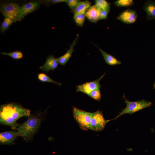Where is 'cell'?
Listing matches in <instances>:
<instances>
[{
    "instance_id": "6da1fadb",
    "label": "cell",
    "mask_w": 155,
    "mask_h": 155,
    "mask_svg": "<svg viewBox=\"0 0 155 155\" xmlns=\"http://www.w3.org/2000/svg\"><path fill=\"white\" fill-rule=\"evenodd\" d=\"M30 110L21 104L15 103L1 105L0 107V123L9 126L11 129L16 130L18 125L16 121L20 118L30 115Z\"/></svg>"
},
{
    "instance_id": "7a4b0ae2",
    "label": "cell",
    "mask_w": 155,
    "mask_h": 155,
    "mask_svg": "<svg viewBox=\"0 0 155 155\" xmlns=\"http://www.w3.org/2000/svg\"><path fill=\"white\" fill-rule=\"evenodd\" d=\"M44 112L36 114H32L27 117L24 122L18 123L16 130L23 140L28 142L32 140L38 131L42 122L41 116Z\"/></svg>"
},
{
    "instance_id": "3957f363",
    "label": "cell",
    "mask_w": 155,
    "mask_h": 155,
    "mask_svg": "<svg viewBox=\"0 0 155 155\" xmlns=\"http://www.w3.org/2000/svg\"><path fill=\"white\" fill-rule=\"evenodd\" d=\"M123 98L126 104V106L113 119L116 120L123 114L128 113L132 114L143 109L150 106L151 102L143 100L135 102L130 101L127 99L124 95Z\"/></svg>"
},
{
    "instance_id": "277c9868",
    "label": "cell",
    "mask_w": 155,
    "mask_h": 155,
    "mask_svg": "<svg viewBox=\"0 0 155 155\" xmlns=\"http://www.w3.org/2000/svg\"><path fill=\"white\" fill-rule=\"evenodd\" d=\"M73 115L81 129L84 130L90 129L92 113L74 107L73 108Z\"/></svg>"
},
{
    "instance_id": "5b68a950",
    "label": "cell",
    "mask_w": 155,
    "mask_h": 155,
    "mask_svg": "<svg viewBox=\"0 0 155 155\" xmlns=\"http://www.w3.org/2000/svg\"><path fill=\"white\" fill-rule=\"evenodd\" d=\"M19 7V5L16 3H4L1 6L0 12L5 18H9L15 22L18 21Z\"/></svg>"
},
{
    "instance_id": "8992f818",
    "label": "cell",
    "mask_w": 155,
    "mask_h": 155,
    "mask_svg": "<svg viewBox=\"0 0 155 155\" xmlns=\"http://www.w3.org/2000/svg\"><path fill=\"white\" fill-rule=\"evenodd\" d=\"M113 119L105 120L100 111L92 113L90 129L96 131H101L104 129L107 123Z\"/></svg>"
},
{
    "instance_id": "52a82bcc",
    "label": "cell",
    "mask_w": 155,
    "mask_h": 155,
    "mask_svg": "<svg viewBox=\"0 0 155 155\" xmlns=\"http://www.w3.org/2000/svg\"><path fill=\"white\" fill-rule=\"evenodd\" d=\"M104 73L101 77L96 80L83 84L79 85L77 86V92H82L88 95L92 91L100 89L101 86L99 82L104 76Z\"/></svg>"
},
{
    "instance_id": "ba28073f",
    "label": "cell",
    "mask_w": 155,
    "mask_h": 155,
    "mask_svg": "<svg viewBox=\"0 0 155 155\" xmlns=\"http://www.w3.org/2000/svg\"><path fill=\"white\" fill-rule=\"evenodd\" d=\"M39 5V3L31 1L20 6L18 15V21L21 20L25 16L37 9Z\"/></svg>"
},
{
    "instance_id": "9c48e42d",
    "label": "cell",
    "mask_w": 155,
    "mask_h": 155,
    "mask_svg": "<svg viewBox=\"0 0 155 155\" xmlns=\"http://www.w3.org/2000/svg\"><path fill=\"white\" fill-rule=\"evenodd\" d=\"M19 136H20V135L17 130H10L1 133L0 144L8 145L15 144L13 142L16 137Z\"/></svg>"
},
{
    "instance_id": "30bf717a",
    "label": "cell",
    "mask_w": 155,
    "mask_h": 155,
    "mask_svg": "<svg viewBox=\"0 0 155 155\" xmlns=\"http://www.w3.org/2000/svg\"><path fill=\"white\" fill-rule=\"evenodd\" d=\"M137 18V15L135 10L127 9L120 13L117 19L125 24H129L134 23Z\"/></svg>"
},
{
    "instance_id": "8fae6325",
    "label": "cell",
    "mask_w": 155,
    "mask_h": 155,
    "mask_svg": "<svg viewBox=\"0 0 155 155\" xmlns=\"http://www.w3.org/2000/svg\"><path fill=\"white\" fill-rule=\"evenodd\" d=\"M59 62L57 59L50 55L46 57V60L44 64L40 66L39 69L42 71H45L48 73L49 71H53L57 68Z\"/></svg>"
},
{
    "instance_id": "7c38bea8",
    "label": "cell",
    "mask_w": 155,
    "mask_h": 155,
    "mask_svg": "<svg viewBox=\"0 0 155 155\" xmlns=\"http://www.w3.org/2000/svg\"><path fill=\"white\" fill-rule=\"evenodd\" d=\"M85 15L90 21L95 23L99 20L100 10L95 5L90 6L86 11Z\"/></svg>"
},
{
    "instance_id": "4fadbf2b",
    "label": "cell",
    "mask_w": 155,
    "mask_h": 155,
    "mask_svg": "<svg viewBox=\"0 0 155 155\" xmlns=\"http://www.w3.org/2000/svg\"><path fill=\"white\" fill-rule=\"evenodd\" d=\"M143 9L146 14L148 20L155 19V2L150 0L147 1L144 4Z\"/></svg>"
},
{
    "instance_id": "5bb4252c",
    "label": "cell",
    "mask_w": 155,
    "mask_h": 155,
    "mask_svg": "<svg viewBox=\"0 0 155 155\" xmlns=\"http://www.w3.org/2000/svg\"><path fill=\"white\" fill-rule=\"evenodd\" d=\"M78 37L79 35L77 34L76 38L71 44L69 49L67 50L66 53L64 55L57 58L59 64L61 65H65L67 62L74 51L73 47L78 40Z\"/></svg>"
},
{
    "instance_id": "9a60e30c",
    "label": "cell",
    "mask_w": 155,
    "mask_h": 155,
    "mask_svg": "<svg viewBox=\"0 0 155 155\" xmlns=\"http://www.w3.org/2000/svg\"><path fill=\"white\" fill-rule=\"evenodd\" d=\"M97 47L102 53L105 62L107 64L111 65H120L121 64V62L120 61L118 60L113 56Z\"/></svg>"
},
{
    "instance_id": "2e32d148",
    "label": "cell",
    "mask_w": 155,
    "mask_h": 155,
    "mask_svg": "<svg viewBox=\"0 0 155 155\" xmlns=\"http://www.w3.org/2000/svg\"><path fill=\"white\" fill-rule=\"evenodd\" d=\"M90 3L88 1H81L73 11L74 15L85 14L87 9L90 6Z\"/></svg>"
},
{
    "instance_id": "e0dca14e",
    "label": "cell",
    "mask_w": 155,
    "mask_h": 155,
    "mask_svg": "<svg viewBox=\"0 0 155 155\" xmlns=\"http://www.w3.org/2000/svg\"><path fill=\"white\" fill-rule=\"evenodd\" d=\"M95 5L99 10H106L109 12L110 10V4L105 0H96Z\"/></svg>"
},
{
    "instance_id": "ac0fdd59",
    "label": "cell",
    "mask_w": 155,
    "mask_h": 155,
    "mask_svg": "<svg viewBox=\"0 0 155 155\" xmlns=\"http://www.w3.org/2000/svg\"><path fill=\"white\" fill-rule=\"evenodd\" d=\"M38 80L42 82H51L55 83L59 85H61V84L55 81L44 73H39L38 74Z\"/></svg>"
},
{
    "instance_id": "d6986e66",
    "label": "cell",
    "mask_w": 155,
    "mask_h": 155,
    "mask_svg": "<svg viewBox=\"0 0 155 155\" xmlns=\"http://www.w3.org/2000/svg\"><path fill=\"white\" fill-rule=\"evenodd\" d=\"M133 3L132 0H118L114 3L115 6L118 7L131 6Z\"/></svg>"
},
{
    "instance_id": "ffe728a7",
    "label": "cell",
    "mask_w": 155,
    "mask_h": 155,
    "mask_svg": "<svg viewBox=\"0 0 155 155\" xmlns=\"http://www.w3.org/2000/svg\"><path fill=\"white\" fill-rule=\"evenodd\" d=\"M0 53L3 55L9 56L15 59H18L23 58L22 53L20 51H17L9 53L3 52Z\"/></svg>"
},
{
    "instance_id": "44dd1931",
    "label": "cell",
    "mask_w": 155,
    "mask_h": 155,
    "mask_svg": "<svg viewBox=\"0 0 155 155\" xmlns=\"http://www.w3.org/2000/svg\"><path fill=\"white\" fill-rule=\"evenodd\" d=\"M14 22L13 21L7 18H5L4 19L0 27V31L4 32L9 29L10 26Z\"/></svg>"
},
{
    "instance_id": "7402d4cb",
    "label": "cell",
    "mask_w": 155,
    "mask_h": 155,
    "mask_svg": "<svg viewBox=\"0 0 155 155\" xmlns=\"http://www.w3.org/2000/svg\"><path fill=\"white\" fill-rule=\"evenodd\" d=\"M85 14H80L74 15V19L76 24L82 27L83 25L85 18Z\"/></svg>"
},
{
    "instance_id": "603a6c76",
    "label": "cell",
    "mask_w": 155,
    "mask_h": 155,
    "mask_svg": "<svg viewBox=\"0 0 155 155\" xmlns=\"http://www.w3.org/2000/svg\"><path fill=\"white\" fill-rule=\"evenodd\" d=\"M88 95L93 99L97 101H100L101 98L100 89L94 90Z\"/></svg>"
},
{
    "instance_id": "cb8c5ba5",
    "label": "cell",
    "mask_w": 155,
    "mask_h": 155,
    "mask_svg": "<svg viewBox=\"0 0 155 155\" xmlns=\"http://www.w3.org/2000/svg\"><path fill=\"white\" fill-rule=\"evenodd\" d=\"M81 2L78 0H66V2L69 8L73 10Z\"/></svg>"
},
{
    "instance_id": "d4e9b609",
    "label": "cell",
    "mask_w": 155,
    "mask_h": 155,
    "mask_svg": "<svg viewBox=\"0 0 155 155\" xmlns=\"http://www.w3.org/2000/svg\"><path fill=\"white\" fill-rule=\"evenodd\" d=\"M108 12L104 10H100V16L99 20H105L107 18Z\"/></svg>"
},
{
    "instance_id": "484cf974",
    "label": "cell",
    "mask_w": 155,
    "mask_h": 155,
    "mask_svg": "<svg viewBox=\"0 0 155 155\" xmlns=\"http://www.w3.org/2000/svg\"><path fill=\"white\" fill-rule=\"evenodd\" d=\"M66 0H52L49 1L50 2H51L54 3L64 2H66Z\"/></svg>"
},
{
    "instance_id": "4316f807",
    "label": "cell",
    "mask_w": 155,
    "mask_h": 155,
    "mask_svg": "<svg viewBox=\"0 0 155 155\" xmlns=\"http://www.w3.org/2000/svg\"><path fill=\"white\" fill-rule=\"evenodd\" d=\"M154 88L155 89V83H154Z\"/></svg>"
}]
</instances>
